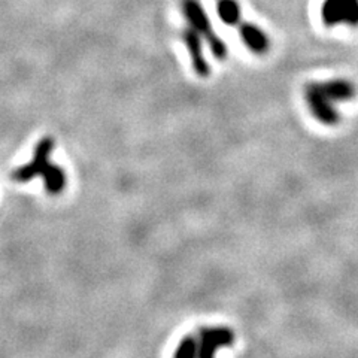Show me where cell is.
<instances>
[{
	"label": "cell",
	"instance_id": "8fae6325",
	"mask_svg": "<svg viewBox=\"0 0 358 358\" xmlns=\"http://www.w3.org/2000/svg\"><path fill=\"white\" fill-rule=\"evenodd\" d=\"M199 351V341L194 336H187L181 342H179L178 348L175 351L176 358H192L196 357Z\"/></svg>",
	"mask_w": 358,
	"mask_h": 358
},
{
	"label": "cell",
	"instance_id": "52a82bcc",
	"mask_svg": "<svg viewBox=\"0 0 358 358\" xmlns=\"http://www.w3.org/2000/svg\"><path fill=\"white\" fill-rule=\"evenodd\" d=\"M238 30L245 47L251 52L257 55H263L271 50V39H268L267 33L259 26H255L254 22L241 21L238 24Z\"/></svg>",
	"mask_w": 358,
	"mask_h": 358
},
{
	"label": "cell",
	"instance_id": "277c9868",
	"mask_svg": "<svg viewBox=\"0 0 358 358\" xmlns=\"http://www.w3.org/2000/svg\"><path fill=\"white\" fill-rule=\"evenodd\" d=\"M305 100L310 114L324 126H336L341 122V114L331 100L324 94L320 83H309L305 87Z\"/></svg>",
	"mask_w": 358,
	"mask_h": 358
},
{
	"label": "cell",
	"instance_id": "9c48e42d",
	"mask_svg": "<svg viewBox=\"0 0 358 358\" xmlns=\"http://www.w3.org/2000/svg\"><path fill=\"white\" fill-rule=\"evenodd\" d=\"M217 14L224 24L230 27H238L242 21V9L238 0H218Z\"/></svg>",
	"mask_w": 358,
	"mask_h": 358
},
{
	"label": "cell",
	"instance_id": "ba28073f",
	"mask_svg": "<svg viewBox=\"0 0 358 358\" xmlns=\"http://www.w3.org/2000/svg\"><path fill=\"white\" fill-rule=\"evenodd\" d=\"M321 90L324 92L333 103L336 102H346L355 96V87L352 83L346 80H329L320 83Z\"/></svg>",
	"mask_w": 358,
	"mask_h": 358
},
{
	"label": "cell",
	"instance_id": "30bf717a",
	"mask_svg": "<svg viewBox=\"0 0 358 358\" xmlns=\"http://www.w3.org/2000/svg\"><path fill=\"white\" fill-rule=\"evenodd\" d=\"M66 182H67V178L64 171L60 166L52 163L50 171L43 175V185H45V189H47V193L51 196H57L63 193V189L66 188Z\"/></svg>",
	"mask_w": 358,
	"mask_h": 358
},
{
	"label": "cell",
	"instance_id": "5b68a950",
	"mask_svg": "<svg viewBox=\"0 0 358 358\" xmlns=\"http://www.w3.org/2000/svg\"><path fill=\"white\" fill-rule=\"evenodd\" d=\"M234 343V331L229 327H209L201 329L199 333V351L200 358L214 357L220 348H226Z\"/></svg>",
	"mask_w": 358,
	"mask_h": 358
},
{
	"label": "cell",
	"instance_id": "8992f818",
	"mask_svg": "<svg viewBox=\"0 0 358 358\" xmlns=\"http://www.w3.org/2000/svg\"><path fill=\"white\" fill-rule=\"evenodd\" d=\"M182 41L187 47V51L189 54V59H192V66L194 72L200 78H206L210 73V66L208 60L205 59L203 54V42H201V36L196 30L188 27L182 30Z\"/></svg>",
	"mask_w": 358,
	"mask_h": 358
},
{
	"label": "cell",
	"instance_id": "6da1fadb",
	"mask_svg": "<svg viewBox=\"0 0 358 358\" xmlns=\"http://www.w3.org/2000/svg\"><path fill=\"white\" fill-rule=\"evenodd\" d=\"M182 14L193 30H196L201 39H205L209 45L212 54L218 60H224L227 57L229 50L227 45L217 35V31L212 29L210 20L206 14V10L199 0H181Z\"/></svg>",
	"mask_w": 358,
	"mask_h": 358
},
{
	"label": "cell",
	"instance_id": "3957f363",
	"mask_svg": "<svg viewBox=\"0 0 358 358\" xmlns=\"http://www.w3.org/2000/svg\"><path fill=\"white\" fill-rule=\"evenodd\" d=\"M321 20L327 27H358V0H324Z\"/></svg>",
	"mask_w": 358,
	"mask_h": 358
},
{
	"label": "cell",
	"instance_id": "7a4b0ae2",
	"mask_svg": "<svg viewBox=\"0 0 358 358\" xmlns=\"http://www.w3.org/2000/svg\"><path fill=\"white\" fill-rule=\"evenodd\" d=\"M54 150V139L47 136L41 139L35 151H33V159L27 163L22 164L13 172V179L15 182H30L31 179H35L36 176H43L50 171V167L52 166L50 155Z\"/></svg>",
	"mask_w": 358,
	"mask_h": 358
}]
</instances>
